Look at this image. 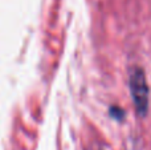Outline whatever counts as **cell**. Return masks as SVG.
<instances>
[{
    "mask_svg": "<svg viewBox=\"0 0 151 150\" xmlns=\"http://www.w3.org/2000/svg\"><path fill=\"white\" fill-rule=\"evenodd\" d=\"M111 116H114L115 118L119 120L121 117L123 116V112L121 110V109H118V108H113V109H111Z\"/></svg>",
    "mask_w": 151,
    "mask_h": 150,
    "instance_id": "obj_2",
    "label": "cell"
},
{
    "mask_svg": "<svg viewBox=\"0 0 151 150\" xmlns=\"http://www.w3.org/2000/svg\"><path fill=\"white\" fill-rule=\"evenodd\" d=\"M130 89L137 112L139 116H145L149 106V88L142 69H133L130 74Z\"/></svg>",
    "mask_w": 151,
    "mask_h": 150,
    "instance_id": "obj_1",
    "label": "cell"
}]
</instances>
